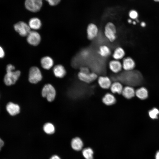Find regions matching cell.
<instances>
[{
  "label": "cell",
  "instance_id": "cell-1",
  "mask_svg": "<svg viewBox=\"0 0 159 159\" xmlns=\"http://www.w3.org/2000/svg\"><path fill=\"white\" fill-rule=\"evenodd\" d=\"M78 78L81 81L89 83L95 80L97 77V74L94 72H90L87 67H81L77 74Z\"/></svg>",
  "mask_w": 159,
  "mask_h": 159
},
{
  "label": "cell",
  "instance_id": "cell-3",
  "mask_svg": "<svg viewBox=\"0 0 159 159\" xmlns=\"http://www.w3.org/2000/svg\"><path fill=\"white\" fill-rule=\"evenodd\" d=\"M42 77L41 72L38 67L33 66L30 68L29 73V80L30 83H37L42 80Z\"/></svg>",
  "mask_w": 159,
  "mask_h": 159
},
{
  "label": "cell",
  "instance_id": "cell-31",
  "mask_svg": "<svg viewBox=\"0 0 159 159\" xmlns=\"http://www.w3.org/2000/svg\"><path fill=\"white\" fill-rule=\"evenodd\" d=\"M50 159H61L58 155H53L52 156Z\"/></svg>",
  "mask_w": 159,
  "mask_h": 159
},
{
  "label": "cell",
  "instance_id": "cell-33",
  "mask_svg": "<svg viewBox=\"0 0 159 159\" xmlns=\"http://www.w3.org/2000/svg\"><path fill=\"white\" fill-rule=\"evenodd\" d=\"M155 159H159V150L155 154Z\"/></svg>",
  "mask_w": 159,
  "mask_h": 159
},
{
  "label": "cell",
  "instance_id": "cell-17",
  "mask_svg": "<svg viewBox=\"0 0 159 159\" xmlns=\"http://www.w3.org/2000/svg\"><path fill=\"white\" fill-rule=\"evenodd\" d=\"M40 63L42 67L45 69H50L54 64V61L52 58L47 56L42 58Z\"/></svg>",
  "mask_w": 159,
  "mask_h": 159
},
{
  "label": "cell",
  "instance_id": "cell-21",
  "mask_svg": "<svg viewBox=\"0 0 159 159\" xmlns=\"http://www.w3.org/2000/svg\"><path fill=\"white\" fill-rule=\"evenodd\" d=\"M28 25L30 28L34 30H37L40 29L42 26V23L38 18L34 17L30 19Z\"/></svg>",
  "mask_w": 159,
  "mask_h": 159
},
{
  "label": "cell",
  "instance_id": "cell-22",
  "mask_svg": "<svg viewBox=\"0 0 159 159\" xmlns=\"http://www.w3.org/2000/svg\"><path fill=\"white\" fill-rule=\"evenodd\" d=\"M135 94L138 98L142 100H145L148 97V90L143 87L138 89L135 91Z\"/></svg>",
  "mask_w": 159,
  "mask_h": 159
},
{
  "label": "cell",
  "instance_id": "cell-13",
  "mask_svg": "<svg viewBox=\"0 0 159 159\" xmlns=\"http://www.w3.org/2000/svg\"><path fill=\"white\" fill-rule=\"evenodd\" d=\"M98 82L100 87L104 89H109L112 84L110 79L108 77L105 76L99 77Z\"/></svg>",
  "mask_w": 159,
  "mask_h": 159
},
{
  "label": "cell",
  "instance_id": "cell-29",
  "mask_svg": "<svg viewBox=\"0 0 159 159\" xmlns=\"http://www.w3.org/2000/svg\"><path fill=\"white\" fill-rule=\"evenodd\" d=\"M15 69V67L13 65L9 64L7 65L6 67V72H8L14 71Z\"/></svg>",
  "mask_w": 159,
  "mask_h": 159
},
{
  "label": "cell",
  "instance_id": "cell-7",
  "mask_svg": "<svg viewBox=\"0 0 159 159\" xmlns=\"http://www.w3.org/2000/svg\"><path fill=\"white\" fill-rule=\"evenodd\" d=\"M99 30L97 25L93 23L89 24L87 27L86 34L88 39L92 41L97 36Z\"/></svg>",
  "mask_w": 159,
  "mask_h": 159
},
{
  "label": "cell",
  "instance_id": "cell-18",
  "mask_svg": "<svg viewBox=\"0 0 159 159\" xmlns=\"http://www.w3.org/2000/svg\"><path fill=\"white\" fill-rule=\"evenodd\" d=\"M135 93L134 88L130 86H128L123 88L122 94L125 98L130 99L135 96Z\"/></svg>",
  "mask_w": 159,
  "mask_h": 159
},
{
  "label": "cell",
  "instance_id": "cell-14",
  "mask_svg": "<svg viewBox=\"0 0 159 159\" xmlns=\"http://www.w3.org/2000/svg\"><path fill=\"white\" fill-rule=\"evenodd\" d=\"M6 109L7 112L11 116L15 115L20 112L19 106L12 102H9L7 103Z\"/></svg>",
  "mask_w": 159,
  "mask_h": 159
},
{
  "label": "cell",
  "instance_id": "cell-16",
  "mask_svg": "<svg viewBox=\"0 0 159 159\" xmlns=\"http://www.w3.org/2000/svg\"><path fill=\"white\" fill-rule=\"evenodd\" d=\"M53 72L55 76L58 78H62L66 74V71L64 67L62 64L55 65L53 69Z\"/></svg>",
  "mask_w": 159,
  "mask_h": 159
},
{
  "label": "cell",
  "instance_id": "cell-37",
  "mask_svg": "<svg viewBox=\"0 0 159 159\" xmlns=\"http://www.w3.org/2000/svg\"><path fill=\"white\" fill-rule=\"evenodd\" d=\"M154 1L157 2H159V0H153Z\"/></svg>",
  "mask_w": 159,
  "mask_h": 159
},
{
  "label": "cell",
  "instance_id": "cell-24",
  "mask_svg": "<svg viewBox=\"0 0 159 159\" xmlns=\"http://www.w3.org/2000/svg\"><path fill=\"white\" fill-rule=\"evenodd\" d=\"M43 129L44 132L48 134H53L55 130L54 125L50 122L46 123L43 126Z\"/></svg>",
  "mask_w": 159,
  "mask_h": 159
},
{
  "label": "cell",
  "instance_id": "cell-11",
  "mask_svg": "<svg viewBox=\"0 0 159 159\" xmlns=\"http://www.w3.org/2000/svg\"><path fill=\"white\" fill-rule=\"evenodd\" d=\"M108 66L110 70L115 74L119 73L123 69L122 63L120 60L113 59L109 62Z\"/></svg>",
  "mask_w": 159,
  "mask_h": 159
},
{
  "label": "cell",
  "instance_id": "cell-25",
  "mask_svg": "<svg viewBox=\"0 0 159 159\" xmlns=\"http://www.w3.org/2000/svg\"><path fill=\"white\" fill-rule=\"evenodd\" d=\"M82 153L85 159H93V151L91 148H87L84 149Z\"/></svg>",
  "mask_w": 159,
  "mask_h": 159
},
{
  "label": "cell",
  "instance_id": "cell-30",
  "mask_svg": "<svg viewBox=\"0 0 159 159\" xmlns=\"http://www.w3.org/2000/svg\"><path fill=\"white\" fill-rule=\"evenodd\" d=\"M0 57L1 58H3L5 55V52L3 48L1 47H0Z\"/></svg>",
  "mask_w": 159,
  "mask_h": 159
},
{
  "label": "cell",
  "instance_id": "cell-10",
  "mask_svg": "<svg viewBox=\"0 0 159 159\" xmlns=\"http://www.w3.org/2000/svg\"><path fill=\"white\" fill-rule=\"evenodd\" d=\"M122 60V69L125 71H129L134 69L136 63L132 57L129 56L125 57Z\"/></svg>",
  "mask_w": 159,
  "mask_h": 159
},
{
  "label": "cell",
  "instance_id": "cell-15",
  "mask_svg": "<svg viewBox=\"0 0 159 159\" xmlns=\"http://www.w3.org/2000/svg\"><path fill=\"white\" fill-rule=\"evenodd\" d=\"M97 52L99 55L103 58L108 57L112 54L110 48L105 44L99 46Z\"/></svg>",
  "mask_w": 159,
  "mask_h": 159
},
{
  "label": "cell",
  "instance_id": "cell-20",
  "mask_svg": "<svg viewBox=\"0 0 159 159\" xmlns=\"http://www.w3.org/2000/svg\"><path fill=\"white\" fill-rule=\"evenodd\" d=\"M83 145L82 140L79 137H76L73 138L71 142L72 148L76 151L81 150L82 148Z\"/></svg>",
  "mask_w": 159,
  "mask_h": 159
},
{
  "label": "cell",
  "instance_id": "cell-8",
  "mask_svg": "<svg viewBox=\"0 0 159 159\" xmlns=\"http://www.w3.org/2000/svg\"><path fill=\"white\" fill-rule=\"evenodd\" d=\"M42 5V0H26L25 6L26 8L32 12L39 11Z\"/></svg>",
  "mask_w": 159,
  "mask_h": 159
},
{
  "label": "cell",
  "instance_id": "cell-34",
  "mask_svg": "<svg viewBox=\"0 0 159 159\" xmlns=\"http://www.w3.org/2000/svg\"><path fill=\"white\" fill-rule=\"evenodd\" d=\"M0 149H1V148L4 145V142L1 139H0Z\"/></svg>",
  "mask_w": 159,
  "mask_h": 159
},
{
  "label": "cell",
  "instance_id": "cell-9",
  "mask_svg": "<svg viewBox=\"0 0 159 159\" xmlns=\"http://www.w3.org/2000/svg\"><path fill=\"white\" fill-rule=\"evenodd\" d=\"M27 37V42L32 46H37L40 42L41 36L38 32L35 31H31Z\"/></svg>",
  "mask_w": 159,
  "mask_h": 159
},
{
  "label": "cell",
  "instance_id": "cell-12",
  "mask_svg": "<svg viewBox=\"0 0 159 159\" xmlns=\"http://www.w3.org/2000/svg\"><path fill=\"white\" fill-rule=\"evenodd\" d=\"M125 54L124 49L122 47L118 46L115 49L112 56L113 59L120 60L125 57Z\"/></svg>",
  "mask_w": 159,
  "mask_h": 159
},
{
  "label": "cell",
  "instance_id": "cell-36",
  "mask_svg": "<svg viewBox=\"0 0 159 159\" xmlns=\"http://www.w3.org/2000/svg\"><path fill=\"white\" fill-rule=\"evenodd\" d=\"M132 23L134 25H135L136 24V21H134L132 22Z\"/></svg>",
  "mask_w": 159,
  "mask_h": 159
},
{
  "label": "cell",
  "instance_id": "cell-23",
  "mask_svg": "<svg viewBox=\"0 0 159 159\" xmlns=\"http://www.w3.org/2000/svg\"><path fill=\"white\" fill-rule=\"evenodd\" d=\"M110 90L113 93L122 94L123 89L121 83L118 82H115L111 84L110 87Z\"/></svg>",
  "mask_w": 159,
  "mask_h": 159
},
{
  "label": "cell",
  "instance_id": "cell-35",
  "mask_svg": "<svg viewBox=\"0 0 159 159\" xmlns=\"http://www.w3.org/2000/svg\"><path fill=\"white\" fill-rule=\"evenodd\" d=\"M132 19H128V20H127V22H128L129 23V24H131V23H132Z\"/></svg>",
  "mask_w": 159,
  "mask_h": 159
},
{
  "label": "cell",
  "instance_id": "cell-6",
  "mask_svg": "<svg viewBox=\"0 0 159 159\" xmlns=\"http://www.w3.org/2000/svg\"><path fill=\"white\" fill-rule=\"evenodd\" d=\"M15 30L22 37L27 36L30 32V28L26 23L19 21L14 25Z\"/></svg>",
  "mask_w": 159,
  "mask_h": 159
},
{
  "label": "cell",
  "instance_id": "cell-26",
  "mask_svg": "<svg viewBox=\"0 0 159 159\" xmlns=\"http://www.w3.org/2000/svg\"><path fill=\"white\" fill-rule=\"evenodd\" d=\"M148 114L150 118L153 119L158 118L159 114V110L156 108L154 107L150 110Z\"/></svg>",
  "mask_w": 159,
  "mask_h": 159
},
{
  "label": "cell",
  "instance_id": "cell-2",
  "mask_svg": "<svg viewBox=\"0 0 159 159\" xmlns=\"http://www.w3.org/2000/svg\"><path fill=\"white\" fill-rule=\"evenodd\" d=\"M104 34L110 42H114L117 38V29L115 24L111 21L107 22L104 26Z\"/></svg>",
  "mask_w": 159,
  "mask_h": 159
},
{
  "label": "cell",
  "instance_id": "cell-19",
  "mask_svg": "<svg viewBox=\"0 0 159 159\" xmlns=\"http://www.w3.org/2000/svg\"><path fill=\"white\" fill-rule=\"evenodd\" d=\"M102 102L107 105H111L115 104L116 99L115 97L112 94L107 93L106 94L102 99Z\"/></svg>",
  "mask_w": 159,
  "mask_h": 159
},
{
  "label": "cell",
  "instance_id": "cell-4",
  "mask_svg": "<svg viewBox=\"0 0 159 159\" xmlns=\"http://www.w3.org/2000/svg\"><path fill=\"white\" fill-rule=\"evenodd\" d=\"M56 95V90L54 87L50 84L45 85L42 89V96L46 98L49 102H52L54 100Z\"/></svg>",
  "mask_w": 159,
  "mask_h": 159
},
{
  "label": "cell",
  "instance_id": "cell-5",
  "mask_svg": "<svg viewBox=\"0 0 159 159\" xmlns=\"http://www.w3.org/2000/svg\"><path fill=\"white\" fill-rule=\"evenodd\" d=\"M21 74L19 70L6 72L4 78V82L8 86L14 84L18 80Z\"/></svg>",
  "mask_w": 159,
  "mask_h": 159
},
{
  "label": "cell",
  "instance_id": "cell-27",
  "mask_svg": "<svg viewBox=\"0 0 159 159\" xmlns=\"http://www.w3.org/2000/svg\"><path fill=\"white\" fill-rule=\"evenodd\" d=\"M128 15L130 19H137L138 16V14L135 10H132L129 11Z\"/></svg>",
  "mask_w": 159,
  "mask_h": 159
},
{
  "label": "cell",
  "instance_id": "cell-32",
  "mask_svg": "<svg viewBox=\"0 0 159 159\" xmlns=\"http://www.w3.org/2000/svg\"><path fill=\"white\" fill-rule=\"evenodd\" d=\"M140 25L141 27H145L146 26V23L144 21H142L140 23Z\"/></svg>",
  "mask_w": 159,
  "mask_h": 159
},
{
  "label": "cell",
  "instance_id": "cell-28",
  "mask_svg": "<svg viewBox=\"0 0 159 159\" xmlns=\"http://www.w3.org/2000/svg\"><path fill=\"white\" fill-rule=\"evenodd\" d=\"M47 1L51 6H55L58 4L61 0H45Z\"/></svg>",
  "mask_w": 159,
  "mask_h": 159
}]
</instances>
